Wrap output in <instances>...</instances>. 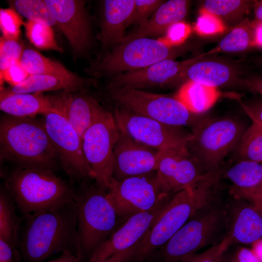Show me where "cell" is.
I'll return each mask as SVG.
<instances>
[{"label": "cell", "instance_id": "cell-31", "mask_svg": "<svg viewBox=\"0 0 262 262\" xmlns=\"http://www.w3.org/2000/svg\"><path fill=\"white\" fill-rule=\"evenodd\" d=\"M254 0H208L201 8L215 15L224 21L241 19L253 8Z\"/></svg>", "mask_w": 262, "mask_h": 262}, {"label": "cell", "instance_id": "cell-11", "mask_svg": "<svg viewBox=\"0 0 262 262\" xmlns=\"http://www.w3.org/2000/svg\"><path fill=\"white\" fill-rule=\"evenodd\" d=\"M43 116L58 161L70 180L79 183L94 180V173L83 153L82 137L76 129L62 115L49 107Z\"/></svg>", "mask_w": 262, "mask_h": 262}, {"label": "cell", "instance_id": "cell-47", "mask_svg": "<svg viewBox=\"0 0 262 262\" xmlns=\"http://www.w3.org/2000/svg\"><path fill=\"white\" fill-rule=\"evenodd\" d=\"M262 210V182L247 200Z\"/></svg>", "mask_w": 262, "mask_h": 262}, {"label": "cell", "instance_id": "cell-35", "mask_svg": "<svg viewBox=\"0 0 262 262\" xmlns=\"http://www.w3.org/2000/svg\"><path fill=\"white\" fill-rule=\"evenodd\" d=\"M21 15L13 8H0V27L3 38L18 40L24 25Z\"/></svg>", "mask_w": 262, "mask_h": 262}, {"label": "cell", "instance_id": "cell-40", "mask_svg": "<svg viewBox=\"0 0 262 262\" xmlns=\"http://www.w3.org/2000/svg\"><path fill=\"white\" fill-rule=\"evenodd\" d=\"M191 32L190 25L180 21L173 23L165 32L164 36L159 39L167 46L174 48L182 44Z\"/></svg>", "mask_w": 262, "mask_h": 262}, {"label": "cell", "instance_id": "cell-20", "mask_svg": "<svg viewBox=\"0 0 262 262\" xmlns=\"http://www.w3.org/2000/svg\"><path fill=\"white\" fill-rule=\"evenodd\" d=\"M77 92L64 91L47 96L49 107L62 115L82 137L100 104L91 96Z\"/></svg>", "mask_w": 262, "mask_h": 262}, {"label": "cell", "instance_id": "cell-28", "mask_svg": "<svg viewBox=\"0 0 262 262\" xmlns=\"http://www.w3.org/2000/svg\"><path fill=\"white\" fill-rule=\"evenodd\" d=\"M20 62L29 75H50L73 80L83 79L60 63L45 57L33 48L24 49Z\"/></svg>", "mask_w": 262, "mask_h": 262}, {"label": "cell", "instance_id": "cell-33", "mask_svg": "<svg viewBox=\"0 0 262 262\" xmlns=\"http://www.w3.org/2000/svg\"><path fill=\"white\" fill-rule=\"evenodd\" d=\"M12 8L29 20L52 27L54 17L44 0H15L9 1Z\"/></svg>", "mask_w": 262, "mask_h": 262}, {"label": "cell", "instance_id": "cell-24", "mask_svg": "<svg viewBox=\"0 0 262 262\" xmlns=\"http://www.w3.org/2000/svg\"><path fill=\"white\" fill-rule=\"evenodd\" d=\"M49 108L47 96L42 93H14L0 88V109L6 115L20 117H35Z\"/></svg>", "mask_w": 262, "mask_h": 262}, {"label": "cell", "instance_id": "cell-10", "mask_svg": "<svg viewBox=\"0 0 262 262\" xmlns=\"http://www.w3.org/2000/svg\"><path fill=\"white\" fill-rule=\"evenodd\" d=\"M173 48L159 39L149 37L124 41L95 63L92 71L96 75L101 76L142 69L171 59L175 53Z\"/></svg>", "mask_w": 262, "mask_h": 262}, {"label": "cell", "instance_id": "cell-12", "mask_svg": "<svg viewBox=\"0 0 262 262\" xmlns=\"http://www.w3.org/2000/svg\"><path fill=\"white\" fill-rule=\"evenodd\" d=\"M108 197L120 220L151 210L164 197L157 182L156 172L121 180L112 178Z\"/></svg>", "mask_w": 262, "mask_h": 262}, {"label": "cell", "instance_id": "cell-51", "mask_svg": "<svg viewBox=\"0 0 262 262\" xmlns=\"http://www.w3.org/2000/svg\"><path fill=\"white\" fill-rule=\"evenodd\" d=\"M251 246V250L260 261L262 262V239L254 243Z\"/></svg>", "mask_w": 262, "mask_h": 262}, {"label": "cell", "instance_id": "cell-14", "mask_svg": "<svg viewBox=\"0 0 262 262\" xmlns=\"http://www.w3.org/2000/svg\"><path fill=\"white\" fill-rule=\"evenodd\" d=\"M172 196H165L151 210L127 218L95 251L87 262H103L136 246L154 226Z\"/></svg>", "mask_w": 262, "mask_h": 262}, {"label": "cell", "instance_id": "cell-30", "mask_svg": "<svg viewBox=\"0 0 262 262\" xmlns=\"http://www.w3.org/2000/svg\"><path fill=\"white\" fill-rule=\"evenodd\" d=\"M255 21L243 20L227 34L218 46L207 54L219 52H234L255 47Z\"/></svg>", "mask_w": 262, "mask_h": 262}, {"label": "cell", "instance_id": "cell-15", "mask_svg": "<svg viewBox=\"0 0 262 262\" xmlns=\"http://www.w3.org/2000/svg\"><path fill=\"white\" fill-rule=\"evenodd\" d=\"M207 173L184 145L163 150L156 177L161 193L174 195L192 186Z\"/></svg>", "mask_w": 262, "mask_h": 262}, {"label": "cell", "instance_id": "cell-36", "mask_svg": "<svg viewBox=\"0 0 262 262\" xmlns=\"http://www.w3.org/2000/svg\"><path fill=\"white\" fill-rule=\"evenodd\" d=\"M24 49L19 40L0 38V77L14 64L19 62Z\"/></svg>", "mask_w": 262, "mask_h": 262}, {"label": "cell", "instance_id": "cell-39", "mask_svg": "<svg viewBox=\"0 0 262 262\" xmlns=\"http://www.w3.org/2000/svg\"><path fill=\"white\" fill-rule=\"evenodd\" d=\"M164 2L161 0H135L133 14L129 25L145 24Z\"/></svg>", "mask_w": 262, "mask_h": 262}, {"label": "cell", "instance_id": "cell-27", "mask_svg": "<svg viewBox=\"0 0 262 262\" xmlns=\"http://www.w3.org/2000/svg\"><path fill=\"white\" fill-rule=\"evenodd\" d=\"M231 71L226 65L215 61L194 62L186 67L178 79H186L206 86L216 87L227 83Z\"/></svg>", "mask_w": 262, "mask_h": 262}, {"label": "cell", "instance_id": "cell-38", "mask_svg": "<svg viewBox=\"0 0 262 262\" xmlns=\"http://www.w3.org/2000/svg\"><path fill=\"white\" fill-rule=\"evenodd\" d=\"M230 246L229 242L225 238L220 244L211 246L203 252L194 254L176 262H221Z\"/></svg>", "mask_w": 262, "mask_h": 262}, {"label": "cell", "instance_id": "cell-32", "mask_svg": "<svg viewBox=\"0 0 262 262\" xmlns=\"http://www.w3.org/2000/svg\"><path fill=\"white\" fill-rule=\"evenodd\" d=\"M237 146L240 159L262 163V123L252 121Z\"/></svg>", "mask_w": 262, "mask_h": 262}, {"label": "cell", "instance_id": "cell-22", "mask_svg": "<svg viewBox=\"0 0 262 262\" xmlns=\"http://www.w3.org/2000/svg\"><path fill=\"white\" fill-rule=\"evenodd\" d=\"M188 3L185 0L164 2L145 24L125 36L122 42L163 33L172 24L182 21L184 18Z\"/></svg>", "mask_w": 262, "mask_h": 262}, {"label": "cell", "instance_id": "cell-37", "mask_svg": "<svg viewBox=\"0 0 262 262\" xmlns=\"http://www.w3.org/2000/svg\"><path fill=\"white\" fill-rule=\"evenodd\" d=\"M194 26L195 31L202 36H209L223 33L225 23L218 16L201 8Z\"/></svg>", "mask_w": 262, "mask_h": 262}, {"label": "cell", "instance_id": "cell-52", "mask_svg": "<svg viewBox=\"0 0 262 262\" xmlns=\"http://www.w3.org/2000/svg\"><path fill=\"white\" fill-rule=\"evenodd\" d=\"M221 262H238L233 255H229L227 252L224 256Z\"/></svg>", "mask_w": 262, "mask_h": 262}, {"label": "cell", "instance_id": "cell-34", "mask_svg": "<svg viewBox=\"0 0 262 262\" xmlns=\"http://www.w3.org/2000/svg\"><path fill=\"white\" fill-rule=\"evenodd\" d=\"M24 26L27 38L36 48L63 51L55 40L51 27L29 20L24 22Z\"/></svg>", "mask_w": 262, "mask_h": 262}, {"label": "cell", "instance_id": "cell-21", "mask_svg": "<svg viewBox=\"0 0 262 262\" xmlns=\"http://www.w3.org/2000/svg\"><path fill=\"white\" fill-rule=\"evenodd\" d=\"M135 0H106L99 39L107 46H117L125 38L126 28L133 12Z\"/></svg>", "mask_w": 262, "mask_h": 262}, {"label": "cell", "instance_id": "cell-2", "mask_svg": "<svg viewBox=\"0 0 262 262\" xmlns=\"http://www.w3.org/2000/svg\"><path fill=\"white\" fill-rule=\"evenodd\" d=\"M223 170L208 172L192 186L173 195L154 226L136 246L129 262H144L164 245L203 206L218 196Z\"/></svg>", "mask_w": 262, "mask_h": 262}, {"label": "cell", "instance_id": "cell-41", "mask_svg": "<svg viewBox=\"0 0 262 262\" xmlns=\"http://www.w3.org/2000/svg\"><path fill=\"white\" fill-rule=\"evenodd\" d=\"M29 76L19 62L9 67L0 77V85L5 82L10 84L11 87L14 86L24 81Z\"/></svg>", "mask_w": 262, "mask_h": 262}, {"label": "cell", "instance_id": "cell-23", "mask_svg": "<svg viewBox=\"0 0 262 262\" xmlns=\"http://www.w3.org/2000/svg\"><path fill=\"white\" fill-rule=\"evenodd\" d=\"M223 176L232 183L230 193L234 198L247 200L262 182V163L240 159L223 171Z\"/></svg>", "mask_w": 262, "mask_h": 262}, {"label": "cell", "instance_id": "cell-6", "mask_svg": "<svg viewBox=\"0 0 262 262\" xmlns=\"http://www.w3.org/2000/svg\"><path fill=\"white\" fill-rule=\"evenodd\" d=\"M93 180L79 183L75 198L80 253L86 262L119 226L120 221L107 191Z\"/></svg>", "mask_w": 262, "mask_h": 262}, {"label": "cell", "instance_id": "cell-3", "mask_svg": "<svg viewBox=\"0 0 262 262\" xmlns=\"http://www.w3.org/2000/svg\"><path fill=\"white\" fill-rule=\"evenodd\" d=\"M0 158L20 168L54 170L59 162L43 119L7 115L0 121Z\"/></svg>", "mask_w": 262, "mask_h": 262}, {"label": "cell", "instance_id": "cell-29", "mask_svg": "<svg viewBox=\"0 0 262 262\" xmlns=\"http://www.w3.org/2000/svg\"><path fill=\"white\" fill-rule=\"evenodd\" d=\"M15 202L3 186L0 191V239L8 243L16 252L22 219L16 212Z\"/></svg>", "mask_w": 262, "mask_h": 262}, {"label": "cell", "instance_id": "cell-42", "mask_svg": "<svg viewBox=\"0 0 262 262\" xmlns=\"http://www.w3.org/2000/svg\"><path fill=\"white\" fill-rule=\"evenodd\" d=\"M15 251L12 246L0 239V262H16Z\"/></svg>", "mask_w": 262, "mask_h": 262}, {"label": "cell", "instance_id": "cell-25", "mask_svg": "<svg viewBox=\"0 0 262 262\" xmlns=\"http://www.w3.org/2000/svg\"><path fill=\"white\" fill-rule=\"evenodd\" d=\"M216 87L187 81L174 95L190 112L199 114L211 108L220 96Z\"/></svg>", "mask_w": 262, "mask_h": 262}, {"label": "cell", "instance_id": "cell-49", "mask_svg": "<svg viewBox=\"0 0 262 262\" xmlns=\"http://www.w3.org/2000/svg\"><path fill=\"white\" fill-rule=\"evenodd\" d=\"M255 22V47H262V22Z\"/></svg>", "mask_w": 262, "mask_h": 262}, {"label": "cell", "instance_id": "cell-50", "mask_svg": "<svg viewBox=\"0 0 262 262\" xmlns=\"http://www.w3.org/2000/svg\"><path fill=\"white\" fill-rule=\"evenodd\" d=\"M255 20L262 22V0H254L253 5Z\"/></svg>", "mask_w": 262, "mask_h": 262}, {"label": "cell", "instance_id": "cell-45", "mask_svg": "<svg viewBox=\"0 0 262 262\" xmlns=\"http://www.w3.org/2000/svg\"><path fill=\"white\" fill-rule=\"evenodd\" d=\"M47 262H86L82 256L79 253H74L67 250L61 253V255L51 261Z\"/></svg>", "mask_w": 262, "mask_h": 262}, {"label": "cell", "instance_id": "cell-13", "mask_svg": "<svg viewBox=\"0 0 262 262\" xmlns=\"http://www.w3.org/2000/svg\"><path fill=\"white\" fill-rule=\"evenodd\" d=\"M119 130L134 141L158 150L187 145L191 133L132 112L116 108L113 115Z\"/></svg>", "mask_w": 262, "mask_h": 262}, {"label": "cell", "instance_id": "cell-18", "mask_svg": "<svg viewBox=\"0 0 262 262\" xmlns=\"http://www.w3.org/2000/svg\"><path fill=\"white\" fill-rule=\"evenodd\" d=\"M203 56L183 61L167 59L142 69L116 74L113 78L108 88L139 89L164 85L178 80L180 75L186 67Z\"/></svg>", "mask_w": 262, "mask_h": 262}, {"label": "cell", "instance_id": "cell-44", "mask_svg": "<svg viewBox=\"0 0 262 262\" xmlns=\"http://www.w3.org/2000/svg\"><path fill=\"white\" fill-rule=\"evenodd\" d=\"M244 108L252 121L262 123V101L244 105Z\"/></svg>", "mask_w": 262, "mask_h": 262}, {"label": "cell", "instance_id": "cell-4", "mask_svg": "<svg viewBox=\"0 0 262 262\" xmlns=\"http://www.w3.org/2000/svg\"><path fill=\"white\" fill-rule=\"evenodd\" d=\"M3 186L23 217L56 210L74 200L77 193L50 169L15 168L5 175Z\"/></svg>", "mask_w": 262, "mask_h": 262}, {"label": "cell", "instance_id": "cell-17", "mask_svg": "<svg viewBox=\"0 0 262 262\" xmlns=\"http://www.w3.org/2000/svg\"><path fill=\"white\" fill-rule=\"evenodd\" d=\"M59 27L66 38L76 57L88 49L91 41V29L85 8L81 0H44Z\"/></svg>", "mask_w": 262, "mask_h": 262}, {"label": "cell", "instance_id": "cell-7", "mask_svg": "<svg viewBox=\"0 0 262 262\" xmlns=\"http://www.w3.org/2000/svg\"><path fill=\"white\" fill-rule=\"evenodd\" d=\"M244 124L228 117L201 120L194 126L186 147L205 172L219 167L224 157L237 146L245 131Z\"/></svg>", "mask_w": 262, "mask_h": 262}, {"label": "cell", "instance_id": "cell-46", "mask_svg": "<svg viewBox=\"0 0 262 262\" xmlns=\"http://www.w3.org/2000/svg\"><path fill=\"white\" fill-rule=\"evenodd\" d=\"M135 247L115 254L103 262H129L134 252Z\"/></svg>", "mask_w": 262, "mask_h": 262}, {"label": "cell", "instance_id": "cell-1", "mask_svg": "<svg viewBox=\"0 0 262 262\" xmlns=\"http://www.w3.org/2000/svg\"><path fill=\"white\" fill-rule=\"evenodd\" d=\"M22 218L24 223L19 229L16 248V260L43 262L67 250L80 253L75 199L54 211Z\"/></svg>", "mask_w": 262, "mask_h": 262}, {"label": "cell", "instance_id": "cell-43", "mask_svg": "<svg viewBox=\"0 0 262 262\" xmlns=\"http://www.w3.org/2000/svg\"><path fill=\"white\" fill-rule=\"evenodd\" d=\"M234 255L238 262H261L251 249L245 247L238 248Z\"/></svg>", "mask_w": 262, "mask_h": 262}, {"label": "cell", "instance_id": "cell-19", "mask_svg": "<svg viewBox=\"0 0 262 262\" xmlns=\"http://www.w3.org/2000/svg\"><path fill=\"white\" fill-rule=\"evenodd\" d=\"M228 206L226 238L233 244L252 245L262 239V210L252 203L234 198Z\"/></svg>", "mask_w": 262, "mask_h": 262}, {"label": "cell", "instance_id": "cell-9", "mask_svg": "<svg viewBox=\"0 0 262 262\" xmlns=\"http://www.w3.org/2000/svg\"><path fill=\"white\" fill-rule=\"evenodd\" d=\"M113 99L132 112L168 125L195 126L201 120L174 98L126 88H108Z\"/></svg>", "mask_w": 262, "mask_h": 262}, {"label": "cell", "instance_id": "cell-26", "mask_svg": "<svg viewBox=\"0 0 262 262\" xmlns=\"http://www.w3.org/2000/svg\"><path fill=\"white\" fill-rule=\"evenodd\" d=\"M85 85V81L73 80L45 74L30 75L23 82L14 86L4 88L14 93H35L46 91L63 90L79 91Z\"/></svg>", "mask_w": 262, "mask_h": 262}, {"label": "cell", "instance_id": "cell-16", "mask_svg": "<svg viewBox=\"0 0 262 262\" xmlns=\"http://www.w3.org/2000/svg\"><path fill=\"white\" fill-rule=\"evenodd\" d=\"M163 151L139 143L119 130L114 152L113 178L121 180L156 172Z\"/></svg>", "mask_w": 262, "mask_h": 262}, {"label": "cell", "instance_id": "cell-48", "mask_svg": "<svg viewBox=\"0 0 262 262\" xmlns=\"http://www.w3.org/2000/svg\"><path fill=\"white\" fill-rule=\"evenodd\" d=\"M247 87L251 91L262 95V78H254L246 82Z\"/></svg>", "mask_w": 262, "mask_h": 262}, {"label": "cell", "instance_id": "cell-8", "mask_svg": "<svg viewBox=\"0 0 262 262\" xmlns=\"http://www.w3.org/2000/svg\"><path fill=\"white\" fill-rule=\"evenodd\" d=\"M119 135L113 115L99 105L82 137V143L85 158L94 173V181L106 191L113 178L114 148Z\"/></svg>", "mask_w": 262, "mask_h": 262}, {"label": "cell", "instance_id": "cell-5", "mask_svg": "<svg viewBox=\"0 0 262 262\" xmlns=\"http://www.w3.org/2000/svg\"><path fill=\"white\" fill-rule=\"evenodd\" d=\"M228 206L218 197L203 206L144 262H176L204 247L220 244L226 235Z\"/></svg>", "mask_w": 262, "mask_h": 262}]
</instances>
